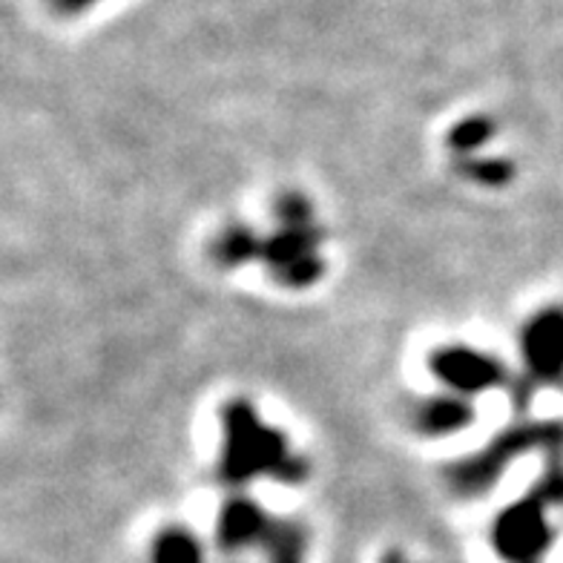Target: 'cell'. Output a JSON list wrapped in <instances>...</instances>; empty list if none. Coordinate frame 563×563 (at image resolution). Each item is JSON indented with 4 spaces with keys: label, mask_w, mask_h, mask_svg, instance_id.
Here are the masks:
<instances>
[{
    "label": "cell",
    "mask_w": 563,
    "mask_h": 563,
    "mask_svg": "<svg viewBox=\"0 0 563 563\" xmlns=\"http://www.w3.org/2000/svg\"><path fill=\"white\" fill-rule=\"evenodd\" d=\"M222 460L219 472L228 483H247L271 475L297 483L305 477L302 460L288 452V443L276 429H267L256 408L245 400L228 402L222 415Z\"/></svg>",
    "instance_id": "cell-1"
},
{
    "label": "cell",
    "mask_w": 563,
    "mask_h": 563,
    "mask_svg": "<svg viewBox=\"0 0 563 563\" xmlns=\"http://www.w3.org/2000/svg\"><path fill=\"white\" fill-rule=\"evenodd\" d=\"M279 224V233L265 239L262 260L279 285L308 288L311 282L322 276V256H319L322 239L313 224L311 205L302 196H282Z\"/></svg>",
    "instance_id": "cell-2"
},
{
    "label": "cell",
    "mask_w": 563,
    "mask_h": 563,
    "mask_svg": "<svg viewBox=\"0 0 563 563\" xmlns=\"http://www.w3.org/2000/svg\"><path fill=\"white\" fill-rule=\"evenodd\" d=\"M563 504V472H549L532 495L518 500L497 518L495 543L497 549L518 561H532L549 541V511Z\"/></svg>",
    "instance_id": "cell-3"
},
{
    "label": "cell",
    "mask_w": 563,
    "mask_h": 563,
    "mask_svg": "<svg viewBox=\"0 0 563 563\" xmlns=\"http://www.w3.org/2000/svg\"><path fill=\"white\" fill-rule=\"evenodd\" d=\"M429 371L445 388L460 397H477L492 388L504 386L506 365L489 351L472 345H443L429 354Z\"/></svg>",
    "instance_id": "cell-4"
},
{
    "label": "cell",
    "mask_w": 563,
    "mask_h": 563,
    "mask_svg": "<svg viewBox=\"0 0 563 563\" xmlns=\"http://www.w3.org/2000/svg\"><path fill=\"white\" fill-rule=\"evenodd\" d=\"M549 440L555 443V429H515L506 431L495 443L486 449V452L468 457L466 463H460L452 472L454 489L463 492V495H481L483 489H489L492 483H497V477L504 475L506 466L511 460H518L520 454H527L532 445H547Z\"/></svg>",
    "instance_id": "cell-5"
},
{
    "label": "cell",
    "mask_w": 563,
    "mask_h": 563,
    "mask_svg": "<svg viewBox=\"0 0 563 563\" xmlns=\"http://www.w3.org/2000/svg\"><path fill=\"white\" fill-rule=\"evenodd\" d=\"M520 354L532 379L558 383L563 379V311L547 308L527 319L520 331Z\"/></svg>",
    "instance_id": "cell-6"
},
{
    "label": "cell",
    "mask_w": 563,
    "mask_h": 563,
    "mask_svg": "<svg viewBox=\"0 0 563 563\" xmlns=\"http://www.w3.org/2000/svg\"><path fill=\"white\" fill-rule=\"evenodd\" d=\"M475 420V406L468 397L460 394H431L422 397L411 411V422L415 429L426 438H449L454 431H463Z\"/></svg>",
    "instance_id": "cell-7"
},
{
    "label": "cell",
    "mask_w": 563,
    "mask_h": 563,
    "mask_svg": "<svg viewBox=\"0 0 563 563\" xmlns=\"http://www.w3.org/2000/svg\"><path fill=\"white\" fill-rule=\"evenodd\" d=\"M267 532L265 511L245 497H233L219 518V541L224 547H245Z\"/></svg>",
    "instance_id": "cell-8"
},
{
    "label": "cell",
    "mask_w": 563,
    "mask_h": 563,
    "mask_svg": "<svg viewBox=\"0 0 563 563\" xmlns=\"http://www.w3.org/2000/svg\"><path fill=\"white\" fill-rule=\"evenodd\" d=\"M262 251H265V239H260L253 230L242 228V224L224 228L213 242V260L222 267L247 265L251 260L262 256Z\"/></svg>",
    "instance_id": "cell-9"
},
{
    "label": "cell",
    "mask_w": 563,
    "mask_h": 563,
    "mask_svg": "<svg viewBox=\"0 0 563 563\" xmlns=\"http://www.w3.org/2000/svg\"><path fill=\"white\" fill-rule=\"evenodd\" d=\"M156 563H199V543L187 529H167L153 547Z\"/></svg>",
    "instance_id": "cell-10"
},
{
    "label": "cell",
    "mask_w": 563,
    "mask_h": 563,
    "mask_svg": "<svg viewBox=\"0 0 563 563\" xmlns=\"http://www.w3.org/2000/svg\"><path fill=\"white\" fill-rule=\"evenodd\" d=\"M492 135H495V121L486 119V115H472V119H463L452 126L449 147H452V153H475L477 147L489 144Z\"/></svg>",
    "instance_id": "cell-11"
},
{
    "label": "cell",
    "mask_w": 563,
    "mask_h": 563,
    "mask_svg": "<svg viewBox=\"0 0 563 563\" xmlns=\"http://www.w3.org/2000/svg\"><path fill=\"white\" fill-rule=\"evenodd\" d=\"M463 176H468L477 185L486 187H500L511 178V164L509 162H483V158H463L460 162Z\"/></svg>",
    "instance_id": "cell-12"
},
{
    "label": "cell",
    "mask_w": 563,
    "mask_h": 563,
    "mask_svg": "<svg viewBox=\"0 0 563 563\" xmlns=\"http://www.w3.org/2000/svg\"><path fill=\"white\" fill-rule=\"evenodd\" d=\"M98 0H53V7L60 15H81L89 7H96Z\"/></svg>",
    "instance_id": "cell-13"
}]
</instances>
